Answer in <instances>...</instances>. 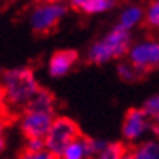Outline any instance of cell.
I'll return each instance as SVG.
<instances>
[{
    "label": "cell",
    "mask_w": 159,
    "mask_h": 159,
    "mask_svg": "<svg viewBox=\"0 0 159 159\" xmlns=\"http://www.w3.org/2000/svg\"><path fill=\"white\" fill-rule=\"evenodd\" d=\"M41 91L36 75L28 67L8 68L2 73V99L10 109H26Z\"/></svg>",
    "instance_id": "obj_1"
},
{
    "label": "cell",
    "mask_w": 159,
    "mask_h": 159,
    "mask_svg": "<svg viewBox=\"0 0 159 159\" xmlns=\"http://www.w3.org/2000/svg\"><path fill=\"white\" fill-rule=\"evenodd\" d=\"M132 44V33L114 26L111 31H107L102 38H99L89 46L86 52V60L94 65H104L112 60H119L128 55Z\"/></svg>",
    "instance_id": "obj_2"
},
{
    "label": "cell",
    "mask_w": 159,
    "mask_h": 159,
    "mask_svg": "<svg viewBox=\"0 0 159 159\" xmlns=\"http://www.w3.org/2000/svg\"><path fill=\"white\" fill-rule=\"evenodd\" d=\"M67 5L60 2H44L34 5L30 15H28V23L30 28L38 34H47L59 26L60 21L67 16Z\"/></svg>",
    "instance_id": "obj_3"
},
{
    "label": "cell",
    "mask_w": 159,
    "mask_h": 159,
    "mask_svg": "<svg viewBox=\"0 0 159 159\" xmlns=\"http://www.w3.org/2000/svg\"><path fill=\"white\" fill-rule=\"evenodd\" d=\"M81 133L76 125L75 120H71L70 117H63L59 115L55 117L52 127H50L49 133L46 136V149L49 153H52L54 156L60 157V154L65 151V148L71 144L75 140H78Z\"/></svg>",
    "instance_id": "obj_4"
},
{
    "label": "cell",
    "mask_w": 159,
    "mask_h": 159,
    "mask_svg": "<svg viewBox=\"0 0 159 159\" xmlns=\"http://www.w3.org/2000/svg\"><path fill=\"white\" fill-rule=\"evenodd\" d=\"M127 62H130L143 75L159 68V39L146 38L133 42L128 50Z\"/></svg>",
    "instance_id": "obj_5"
},
{
    "label": "cell",
    "mask_w": 159,
    "mask_h": 159,
    "mask_svg": "<svg viewBox=\"0 0 159 159\" xmlns=\"http://www.w3.org/2000/svg\"><path fill=\"white\" fill-rule=\"evenodd\" d=\"M55 120V115L50 112L25 109L20 117V130L25 138H46L50 127Z\"/></svg>",
    "instance_id": "obj_6"
},
{
    "label": "cell",
    "mask_w": 159,
    "mask_h": 159,
    "mask_svg": "<svg viewBox=\"0 0 159 159\" xmlns=\"http://www.w3.org/2000/svg\"><path fill=\"white\" fill-rule=\"evenodd\" d=\"M146 132H151V117L143 107H132L122 122V136L128 143H141Z\"/></svg>",
    "instance_id": "obj_7"
},
{
    "label": "cell",
    "mask_w": 159,
    "mask_h": 159,
    "mask_svg": "<svg viewBox=\"0 0 159 159\" xmlns=\"http://www.w3.org/2000/svg\"><path fill=\"white\" fill-rule=\"evenodd\" d=\"M78 62V54L75 50H57L50 55L47 62V71L50 76L60 78L68 75Z\"/></svg>",
    "instance_id": "obj_8"
},
{
    "label": "cell",
    "mask_w": 159,
    "mask_h": 159,
    "mask_svg": "<svg viewBox=\"0 0 159 159\" xmlns=\"http://www.w3.org/2000/svg\"><path fill=\"white\" fill-rule=\"evenodd\" d=\"M141 21H144V8H141L140 5H127L119 13V20L115 26L125 31H132L141 25Z\"/></svg>",
    "instance_id": "obj_9"
},
{
    "label": "cell",
    "mask_w": 159,
    "mask_h": 159,
    "mask_svg": "<svg viewBox=\"0 0 159 159\" xmlns=\"http://www.w3.org/2000/svg\"><path fill=\"white\" fill-rule=\"evenodd\" d=\"M130 159H159V140H144L128 151Z\"/></svg>",
    "instance_id": "obj_10"
},
{
    "label": "cell",
    "mask_w": 159,
    "mask_h": 159,
    "mask_svg": "<svg viewBox=\"0 0 159 159\" xmlns=\"http://www.w3.org/2000/svg\"><path fill=\"white\" fill-rule=\"evenodd\" d=\"M115 2L112 0H73L71 7L75 10L86 13V15H99V13L109 11Z\"/></svg>",
    "instance_id": "obj_11"
},
{
    "label": "cell",
    "mask_w": 159,
    "mask_h": 159,
    "mask_svg": "<svg viewBox=\"0 0 159 159\" xmlns=\"http://www.w3.org/2000/svg\"><path fill=\"white\" fill-rule=\"evenodd\" d=\"M59 159H93L89 143L86 136H80L71 144H68Z\"/></svg>",
    "instance_id": "obj_12"
},
{
    "label": "cell",
    "mask_w": 159,
    "mask_h": 159,
    "mask_svg": "<svg viewBox=\"0 0 159 159\" xmlns=\"http://www.w3.org/2000/svg\"><path fill=\"white\" fill-rule=\"evenodd\" d=\"M55 106H57L55 96H54L49 89L41 88V91L38 93V94H36V98L31 101V104L28 106L26 109L42 111V112H50V114H54V112H55Z\"/></svg>",
    "instance_id": "obj_13"
},
{
    "label": "cell",
    "mask_w": 159,
    "mask_h": 159,
    "mask_svg": "<svg viewBox=\"0 0 159 159\" xmlns=\"http://www.w3.org/2000/svg\"><path fill=\"white\" fill-rule=\"evenodd\" d=\"M127 149L122 143L117 141H109L106 144V148L101 151L99 154H96L93 159H125L127 157Z\"/></svg>",
    "instance_id": "obj_14"
},
{
    "label": "cell",
    "mask_w": 159,
    "mask_h": 159,
    "mask_svg": "<svg viewBox=\"0 0 159 159\" xmlns=\"http://www.w3.org/2000/svg\"><path fill=\"white\" fill-rule=\"evenodd\" d=\"M117 75L122 81L125 83H133V81H138V80L143 76V73L140 70H136L135 67L130 62H122L117 65Z\"/></svg>",
    "instance_id": "obj_15"
},
{
    "label": "cell",
    "mask_w": 159,
    "mask_h": 159,
    "mask_svg": "<svg viewBox=\"0 0 159 159\" xmlns=\"http://www.w3.org/2000/svg\"><path fill=\"white\" fill-rule=\"evenodd\" d=\"M144 23L151 30H159V0L151 2L144 8Z\"/></svg>",
    "instance_id": "obj_16"
},
{
    "label": "cell",
    "mask_w": 159,
    "mask_h": 159,
    "mask_svg": "<svg viewBox=\"0 0 159 159\" xmlns=\"http://www.w3.org/2000/svg\"><path fill=\"white\" fill-rule=\"evenodd\" d=\"M143 109L151 119H159V93L144 101Z\"/></svg>",
    "instance_id": "obj_17"
},
{
    "label": "cell",
    "mask_w": 159,
    "mask_h": 159,
    "mask_svg": "<svg viewBox=\"0 0 159 159\" xmlns=\"http://www.w3.org/2000/svg\"><path fill=\"white\" fill-rule=\"evenodd\" d=\"M25 149L31 151V153L46 151V140L44 138H28L25 143Z\"/></svg>",
    "instance_id": "obj_18"
},
{
    "label": "cell",
    "mask_w": 159,
    "mask_h": 159,
    "mask_svg": "<svg viewBox=\"0 0 159 159\" xmlns=\"http://www.w3.org/2000/svg\"><path fill=\"white\" fill-rule=\"evenodd\" d=\"M18 159H59L57 156H54L52 153H49V151H39V153H31V151H21Z\"/></svg>",
    "instance_id": "obj_19"
},
{
    "label": "cell",
    "mask_w": 159,
    "mask_h": 159,
    "mask_svg": "<svg viewBox=\"0 0 159 159\" xmlns=\"http://www.w3.org/2000/svg\"><path fill=\"white\" fill-rule=\"evenodd\" d=\"M151 133L159 140V119H151Z\"/></svg>",
    "instance_id": "obj_20"
},
{
    "label": "cell",
    "mask_w": 159,
    "mask_h": 159,
    "mask_svg": "<svg viewBox=\"0 0 159 159\" xmlns=\"http://www.w3.org/2000/svg\"><path fill=\"white\" fill-rule=\"evenodd\" d=\"M125 159H130V157H128V154H127V157H125Z\"/></svg>",
    "instance_id": "obj_21"
}]
</instances>
